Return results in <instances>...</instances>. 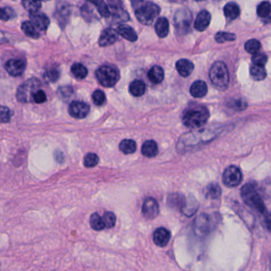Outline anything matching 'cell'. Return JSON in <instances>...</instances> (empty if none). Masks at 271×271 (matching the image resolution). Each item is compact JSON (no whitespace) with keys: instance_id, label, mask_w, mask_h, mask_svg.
<instances>
[{"instance_id":"18","label":"cell","mask_w":271,"mask_h":271,"mask_svg":"<svg viewBox=\"0 0 271 271\" xmlns=\"http://www.w3.org/2000/svg\"><path fill=\"white\" fill-rule=\"evenodd\" d=\"M208 92V86L205 81H195L190 88L191 95L195 98H202Z\"/></svg>"},{"instance_id":"21","label":"cell","mask_w":271,"mask_h":271,"mask_svg":"<svg viewBox=\"0 0 271 271\" xmlns=\"http://www.w3.org/2000/svg\"><path fill=\"white\" fill-rule=\"evenodd\" d=\"M120 2H110L109 8L110 14H112L114 17L119 18L122 22L124 21H128L129 15L125 10L122 9L121 6H119Z\"/></svg>"},{"instance_id":"33","label":"cell","mask_w":271,"mask_h":271,"mask_svg":"<svg viewBox=\"0 0 271 271\" xmlns=\"http://www.w3.org/2000/svg\"><path fill=\"white\" fill-rule=\"evenodd\" d=\"M22 30L24 32L25 35L28 37H31L33 39H38L39 37V34L36 31L35 26L31 22L27 21L22 24Z\"/></svg>"},{"instance_id":"46","label":"cell","mask_w":271,"mask_h":271,"mask_svg":"<svg viewBox=\"0 0 271 271\" xmlns=\"http://www.w3.org/2000/svg\"><path fill=\"white\" fill-rule=\"evenodd\" d=\"M14 16V11L12 9L0 8V20L7 21Z\"/></svg>"},{"instance_id":"8","label":"cell","mask_w":271,"mask_h":271,"mask_svg":"<svg viewBox=\"0 0 271 271\" xmlns=\"http://www.w3.org/2000/svg\"><path fill=\"white\" fill-rule=\"evenodd\" d=\"M243 179L242 173L238 167L235 166H228L223 174V181L229 188L236 187L240 184Z\"/></svg>"},{"instance_id":"36","label":"cell","mask_w":271,"mask_h":271,"mask_svg":"<svg viewBox=\"0 0 271 271\" xmlns=\"http://www.w3.org/2000/svg\"><path fill=\"white\" fill-rule=\"evenodd\" d=\"M271 6L269 2H263L258 6L257 14L263 18H267L271 14Z\"/></svg>"},{"instance_id":"22","label":"cell","mask_w":271,"mask_h":271,"mask_svg":"<svg viewBox=\"0 0 271 271\" xmlns=\"http://www.w3.org/2000/svg\"><path fill=\"white\" fill-rule=\"evenodd\" d=\"M142 153L147 158H154L158 153V145L154 140H147L142 145Z\"/></svg>"},{"instance_id":"38","label":"cell","mask_w":271,"mask_h":271,"mask_svg":"<svg viewBox=\"0 0 271 271\" xmlns=\"http://www.w3.org/2000/svg\"><path fill=\"white\" fill-rule=\"evenodd\" d=\"M60 77V73L57 69H48L44 73V79L49 83H55Z\"/></svg>"},{"instance_id":"26","label":"cell","mask_w":271,"mask_h":271,"mask_svg":"<svg viewBox=\"0 0 271 271\" xmlns=\"http://www.w3.org/2000/svg\"><path fill=\"white\" fill-rule=\"evenodd\" d=\"M224 13H225L226 18H228L230 20H234L239 17V14H240V9L235 2H228L227 4L225 5Z\"/></svg>"},{"instance_id":"2","label":"cell","mask_w":271,"mask_h":271,"mask_svg":"<svg viewBox=\"0 0 271 271\" xmlns=\"http://www.w3.org/2000/svg\"><path fill=\"white\" fill-rule=\"evenodd\" d=\"M136 16L142 24L149 26L160 13V7L152 2H136Z\"/></svg>"},{"instance_id":"19","label":"cell","mask_w":271,"mask_h":271,"mask_svg":"<svg viewBox=\"0 0 271 271\" xmlns=\"http://www.w3.org/2000/svg\"><path fill=\"white\" fill-rule=\"evenodd\" d=\"M116 32H117L118 35H120L126 40L132 42V43L136 42L138 39V35L136 34V31L128 25H121L118 27Z\"/></svg>"},{"instance_id":"37","label":"cell","mask_w":271,"mask_h":271,"mask_svg":"<svg viewBox=\"0 0 271 271\" xmlns=\"http://www.w3.org/2000/svg\"><path fill=\"white\" fill-rule=\"evenodd\" d=\"M99 163V157L93 153H89L85 156L84 159V164L87 168H92L97 166Z\"/></svg>"},{"instance_id":"47","label":"cell","mask_w":271,"mask_h":271,"mask_svg":"<svg viewBox=\"0 0 271 271\" xmlns=\"http://www.w3.org/2000/svg\"><path fill=\"white\" fill-rule=\"evenodd\" d=\"M46 94L43 90H38L33 95V101L36 103H43L46 101Z\"/></svg>"},{"instance_id":"41","label":"cell","mask_w":271,"mask_h":271,"mask_svg":"<svg viewBox=\"0 0 271 271\" xmlns=\"http://www.w3.org/2000/svg\"><path fill=\"white\" fill-rule=\"evenodd\" d=\"M91 3L96 6L98 11L102 16L106 17V18L110 16L109 8L103 1H96V2H91Z\"/></svg>"},{"instance_id":"31","label":"cell","mask_w":271,"mask_h":271,"mask_svg":"<svg viewBox=\"0 0 271 271\" xmlns=\"http://www.w3.org/2000/svg\"><path fill=\"white\" fill-rule=\"evenodd\" d=\"M184 201H185V198L184 196L178 194H173L169 196L168 205L171 208H176L181 211L184 207Z\"/></svg>"},{"instance_id":"42","label":"cell","mask_w":271,"mask_h":271,"mask_svg":"<svg viewBox=\"0 0 271 271\" xmlns=\"http://www.w3.org/2000/svg\"><path fill=\"white\" fill-rule=\"evenodd\" d=\"M92 100L95 105H103L106 101L105 94L101 90H95L92 94Z\"/></svg>"},{"instance_id":"10","label":"cell","mask_w":271,"mask_h":271,"mask_svg":"<svg viewBox=\"0 0 271 271\" xmlns=\"http://www.w3.org/2000/svg\"><path fill=\"white\" fill-rule=\"evenodd\" d=\"M90 107L88 103L82 101H73L69 105L70 116L76 119H84L89 115Z\"/></svg>"},{"instance_id":"25","label":"cell","mask_w":271,"mask_h":271,"mask_svg":"<svg viewBox=\"0 0 271 271\" xmlns=\"http://www.w3.org/2000/svg\"><path fill=\"white\" fill-rule=\"evenodd\" d=\"M197 209H198V202L196 199L195 197H189V198L185 199L184 207L181 209V212L187 217H191L196 213Z\"/></svg>"},{"instance_id":"29","label":"cell","mask_w":271,"mask_h":271,"mask_svg":"<svg viewBox=\"0 0 271 271\" xmlns=\"http://www.w3.org/2000/svg\"><path fill=\"white\" fill-rule=\"evenodd\" d=\"M221 188L217 183H212L206 187L205 196L209 199H217L221 196Z\"/></svg>"},{"instance_id":"23","label":"cell","mask_w":271,"mask_h":271,"mask_svg":"<svg viewBox=\"0 0 271 271\" xmlns=\"http://www.w3.org/2000/svg\"><path fill=\"white\" fill-rule=\"evenodd\" d=\"M130 92L134 96L140 97L144 95L146 91V85L140 80L132 81L129 86Z\"/></svg>"},{"instance_id":"28","label":"cell","mask_w":271,"mask_h":271,"mask_svg":"<svg viewBox=\"0 0 271 271\" xmlns=\"http://www.w3.org/2000/svg\"><path fill=\"white\" fill-rule=\"evenodd\" d=\"M71 72L73 75L78 80L85 79L88 75V69L86 67L80 63H75L71 67Z\"/></svg>"},{"instance_id":"34","label":"cell","mask_w":271,"mask_h":271,"mask_svg":"<svg viewBox=\"0 0 271 271\" xmlns=\"http://www.w3.org/2000/svg\"><path fill=\"white\" fill-rule=\"evenodd\" d=\"M261 49V44L256 39H251L247 41L245 44V49L251 54H256L259 53V50Z\"/></svg>"},{"instance_id":"11","label":"cell","mask_w":271,"mask_h":271,"mask_svg":"<svg viewBox=\"0 0 271 271\" xmlns=\"http://www.w3.org/2000/svg\"><path fill=\"white\" fill-rule=\"evenodd\" d=\"M5 69L10 76L18 77L25 71L26 63L20 59H11L5 64Z\"/></svg>"},{"instance_id":"4","label":"cell","mask_w":271,"mask_h":271,"mask_svg":"<svg viewBox=\"0 0 271 271\" xmlns=\"http://www.w3.org/2000/svg\"><path fill=\"white\" fill-rule=\"evenodd\" d=\"M209 77L215 87L220 90H225L228 87L230 77L227 65L225 62H215L211 68Z\"/></svg>"},{"instance_id":"27","label":"cell","mask_w":271,"mask_h":271,"mask_svg":"<svg viewBox=\"0 0 271 271\" xmlns=\"http://www.w3.org/2000/svg\"><path fill=\"white\" fill-rule=\"evenodd\" d=\"M250 73L255 81H263L267 77V70L264 66L253 65L251 67Z\"/></svg>"},{"instance_id":"5","label":"cell","mask_w":271,"mask_h":271,"mask_svg":"<svg viewBox=\"0 0 271 271\" xmlns=\"http://www.w3.org/2000/svg\"><path fill=\"white\" fill-rule=\"evenodd\" d=\"M95 76L103 87L111 88L120 80V73L117 69L110 65H103L96 70Z\"/></svg>"},{"instance_id":"45","label":"cell","mask_w":271,"mask_h":271,"mask_svg":"<svg viewBox=\"0 0 271 271\" xmlns=\"http://www.w3.org/2000/svg\"><path fill=\"white\" fill-rule=\"evenodd\" d=\"M252 62L253 65L264 66L267 62V56L263 53H256L252 57Z\"/></svg>"},{"instance_id":"32","label":"cell","mask_w":271,"mask_h":271,"mask_svg":"<svg viewBox=\"0 0 271 271\" xmlns=\"http://www.w3.org/2000/svg\"><path fill=\"white\" fill-rule=\"evenodd\" d=\"M90 225L92 229L95 231H101L105 228V225L103 223V218L98 213H93L90 217Z\"/></svg>"},{"instance_id":"20","label":"cell","mask_w":271,"mask_h":271,"mask_svg":"<svg viewBox=\"0 0 271 271\" xmlns=\"http://www.w3.org/2000/svg\"><path fill=\"white\" fill-rule=\"evenodd\" d=\"M164 70L162 67L154 65L148 72V77L152 83L159 84L164 79Z\"/></svg>"},{"instance_id":"43","label":"cell","mask_w":271,"mask_h":271,"mask_svg":"<svg viewBox=\"0 0 271 271\" xmlns=\"http://www.w3.org/2000/svg\"><path fill=\"white\" fill-rule=\"evenodd\" d=\"M11 118V111L8 107L0 105V122L8 123Z\"/></svg>"},{"instance_id":"14","label":"cell","mask_w":271,"mask_h":271,"mask_svg":"<svg viewBox=\"0 0 271 271\" xmlns=\"http://www.w3.org/2000/svg\"><path fill=\"white\" fill-rule=\"evenodd\" d=\"M31 22L35 28L39 29V31H46L49 27V19L45 14L43 13H35L31 14Z\"/></svg>"},{"instance_id":"9","label":"cell","mask_w":271,"mask_h":271,"mask_svg":"<svg viewBox=\"0 0 271 271\" xmlns=\"http://www.w3.org/2000/svg\"><path fill=\"white\" fill-rule=\"evenodd\" d=\"M159 213V205L157 200L152 197H148L144 200L142 205V214L148 220H154Z\"/></svg>"},{"instance_id":"40","label":"cell","mask_w":271,"mask_h":271,"mask_svg":"<svg viewBox=\"0 0 271 271\" xmlns=\"http://www.w3.org/2000/svg\"><path fill=\"white\" fill-rule=\"evenodd\" d=\"M102 218H103L105 227H107V228L113 227L114 226H115V225H116V217L113 213L107 212V213H104V215L102 217Z\"/></svg>"},{"instance_id":"1","label":"cell","mask_w":271,"mask_h":271,"mask_svg":"<svg viewBox=\"0 0 271 271\" xmlns=\"http://www.w3.org/2000/svg\"><path fill=\"white\" fill-rule=\"evenodd\" d=\"M209 119V111L205 106L191 104L182 114V123L188 128H201Z\"/></svg>"},{"instance_id":"24","label":"cell","mask_w":271,"mask_h":271,"mask_svg":"<svg viewBox=\"0 0 271 271\" xmlns=\"http://www.w3.org/2000/svg\"><path fill=\"white\" fill-rule=\"evenodd\" d=\"M170 31V24L166 18H159L155 23V31L158 37L166 38Z\"/></svg>"},{"instance_id":"6","label":"cell","mask_w":271,"mask_h":271,"mask_svg":"<svg viewBox=\"0 0 271 271\" xmlns=\"http://www.w3.org/2000/svg\"><path fill=\"white\" fill-rule=\"evenodd\" d=\"M41 82L36 78H31L25 81L18 88L17 91V99L21 103H30L33 102V95L39 90Z\"/></svg>"},{"instance_id":"12","label":"cell","mask_w":271,"mask_h":271,"mask_svg":"<svg viewBox=\"0 0 271 271\" xmlns=\"http://www.w3.org/2000/svg\"><path fill=\"white\" fill-rule=\"evenodd\" d=\"M119 39L117 32L113 29L107 28L102 32L99 37V45L101 47L108 46L116 43Z\"/></svg>"},{"instance_id":"35","label":"cell","mask_w":271,"mask_h":271,"mask_svg":"<svg viewBox=\"0 0 271 271\" xmlns=\"http://www.w3.org/2000/svg\"><path fill=\"white\" fill-rule=\"evenodd\" d=\"M22 4L24 6V8L31 14L39 12L42 6V2L38 1H29V0L22 1Z\"/></svg>"},{"instance_id":"44","label":"cell","mask_w":271,"mask_h":271,"mask_svg":"<svg viewBox=\"0 0 271 271\" xmlns=\"http://www.w3.org/2000/svg\"><path fill=\"white\" fill-rule=\"evenodd\" d=\"M73 94V90L71 87H68V86H64L59 89L58 95L61 99H69L71 97Z\"/></svg>"},{"instance_id":"39","label":"cell","mask_w":271,"mask_h":271,"mask_svg":"<svg viewBox=\"0 0 271 271\" xmlns=\"http://www.w3.org/2000/svg\"><path fill=\"white\" fill-rule=\"evenodd\" d=\"M235 39H236V36L234 34L228 32H218L215 36V39L218 43L232 42V41H235Z\"/></svg>"},{"instance_id":"30","label":"cell","mask_w":271,"mask_h":271,"mask_svg":"<svg viewBox=\"0 0 271 271\" xmlns=\"http://www.w3.org/2000/svg\"><path fill=\"white\" fill-rule=\"evenodd\" d=\"M136 142L132 139H124L120 142V149L124 154H131L136 150Z\"/></svg>"},{"instance_id":"17","label":"cell","mask_w":271,"mask_h":271,"mask_svg":"<svg viewBox=\"0 0 271 271\" xmlns=\"http://www.w3.org/2000/svg\"><path fill=\"white\" fill-rule=\"evenodd\" d=\"M177 70L181 77H187L190 75L194 69V65L187 59H181L176 63Z\"/></svg>"},{"instance_id":"16","label":"cell","mask_w":271,"mask_h":271,"mask_svg":"<svg viewBox=\"0 0 271 271\" xmlns=\"http://www.w3.org/2000/svg\"><path fill=\"white\" fill-rule=\"evenodd\" d=\"M211 221H212V219L208 215L202 214L196 218V223H195L196 231H198L201 234H207L210 231L211 227H212Z\"/></svg>"},{"instance_id":"3","label":"cell","mask_w":271,"mask_h":271,"mask_svg":"<svg viewBox=\"0 0 271 271\" xmlns=\"http://www.w3.org/2000/svg\"><path fill=\"white\" fill-rule=\"evenodd\" d=\"M241 196L246 205L260 214H266L265 205L258 193L255 184L252 183L245 184L241 189Z\"/></svg>"},{"instance_id":"15","label":"cell","mask_w":271,"mask_h":271,"mask_svg":"<svg viewBox=\"0 0 271 271\" xmlns=\"http://www.w3.org/2000/svg\"><path fill=\"white\" fill-rule=\"evenodd\" d=\"M170 231L164 227H159L154 234V242L158 247H166L170 240Z\"/></svg>"},{"instance_id":"48","label":"cell","mask_w":271,"mask_h":271,"mask_svg":"<svg viewBox=\"0 0 271 271\" xmlns=\"http://www.w3.org/2000/svg\"><path fill=\"white\" fill-rule=\"evenodd\" d=\"M62 7H59L57 8V14L58 15L57 18L62 16L63 18H67L69 16V6H65V3L63 5Z\"/></svg>"},{"instance_id":"7","label":"cell","mask_w":271,"mask_h":271,"mask_svg":"<svg viewBox=\"0 0 271 271\" xmlns=\"http://www.w3.org/2000/svg\"><path fill=\"white\" fill-rule=\"evenodd\" d=\"M192 14L187 9H181L175 14L174 23L178 32H188L190 30Z\"/></svg>"},{"instance_id":"13","label":"cell","mask_w":271,"mask_h":271,"mask_svg":"<svg viewBox=\"0 0 271 271\" xmlns=\"http://www.w3.org/2000/svg\"><path fill=\"white\" fill-rule=\"evenodd\" d=\"M211 22V14L208 10H201L196 19H195L194 27L196 31H204L208 28Z\"/></svg>"}]
</instances>
